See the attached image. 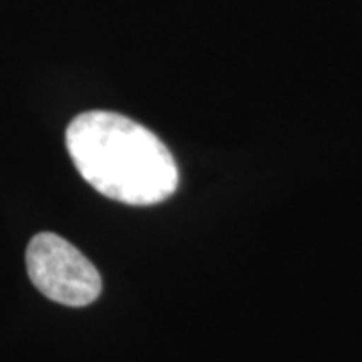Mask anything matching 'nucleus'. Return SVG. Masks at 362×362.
<instances>
[{
    "label": "nucleus",
    "mask_w": 362,
    "mask_h": 362,
    "mask_svg": "<svg viewBox=\"0 0 362 362\" xmlns=\"http://www.w3.org/2000/svg\"><path fill=\"white\" fill-rule=\"evenodd\" d=\"M66 149L83 180L109 199L153 206L177 189V165L168 145L133 119L109 111L75 117Z\"/></svg>",
    "instance_id": "f257e3e1"
},
{
    "label": "nucleus",
    "mask_w": 362,
    "mask_h": 362,
    "mask_svg": "<svg viewBox=\"0 0 362 362\" xmlns=\"http://www.w3.org/2000/svg\"><path fill=\"white\" fill-rule=\"evenodd\" d=\"M26 270L40 294L65 304L87 306L101 294V274L65 238L37 233L26 247Z\"/></svg>",
    "instance_id": "f03ea898"
}]
</instances>
